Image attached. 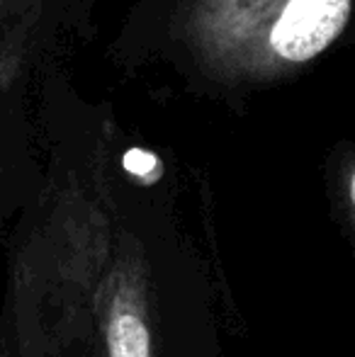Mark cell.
I'll return each mask as SVG.
<instances>
[{
	"label": "cell",
	"instance_id": "6da1fadb",
	"mask_svg": "<svg viewBox=\"0 0 355 357\" xmlns=\"http://www.w3.org/2000/svg\"><path fill=\"white\" fill-rule=\"evenodd\" d=\"M5 289L27 306L44 357H224L207 260L163 216L109 214L95 265L49 319Z\"/></svg>",
	"mask_w": 355,
	"mask_h": 357
},
{
	"label": "cell",
	"instance_id": "7a4b0ae2",
	"mask_svg": "<svg viewBox=\"0 0 355 357\" xmlns=\"http://www.w3.org/2000/svg\"><path fill=\"white\" fill-rule=\"evenodd\" d=\"M351 17V0H289L273 29V47L287 61L322 54Z\"/></svg>",
	"mask_w": 355,
	"mask_h": 357
},
{
	"label": "cell",
	"instance_id": "3957f363",
	"mask_svg": "<svg viewBox=\"0 0 355 357\" xmlns=\"http://www.w3.org/2000/svg\"><path fill=\"white\" fill-rule=\"evenodd\" d=\"M0 357H44L32 316L10 291H3L0 306Z\"/></svg>",
	"mask_w": 355,
	"mask_h": 357
},
{
	"label": "cell",
	"instance_id": "277c9868",
	"mask_svg": "<svg viewBox=\"0 0 355 357\" xmlns=\"http://www.w3.org/2000/svg\"><path fill=\"white\" fill-rule=\"evenodd\" d=\"M124 168L129 170L132 175H137V178L142 180H156L158 170H161V165H158L156 155L149 153V151H142V149H132L124 153L122 158Z\"/></svg>",
	"mask_w": 355,
	"mask_h": 357
},
{
	"label": "cell",
	"instance_id": "5b68a950",
	"mask_svg": "<svg viewBox=\"0 0 355 357\" xmlns=\"http://www.w3.org/2000/svg\"><path fill=\"white\" fill-rule=\"evenodd\" d=\"M343 202H346V216H343V224H346L348 238H351L353 250H355V168L348 173V178H346V192H343Z\"/></svg>",
	"mask_w": 355,
	"mask_h": 357
}]
</instances>
